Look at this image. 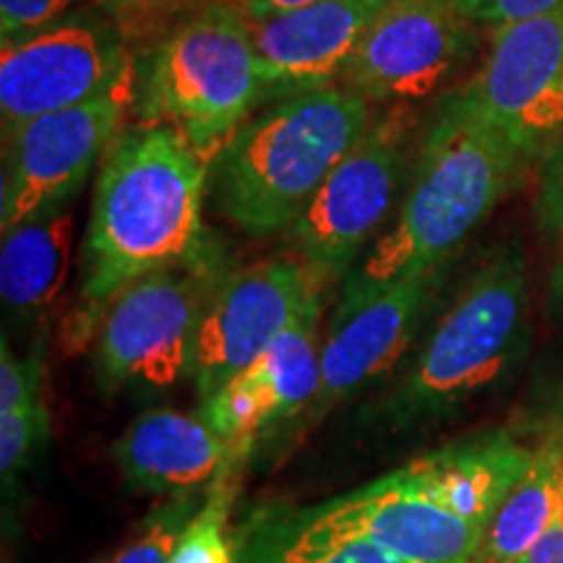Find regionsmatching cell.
<instances>
[{"label": "cell", "mask_w": 563, "mask_h": 563, "mask_svg": "<svg viewBox=\"0 0 563 563\" xmlns=\"http://www.w3.org/2000/svg\"><path fill=\"white\" fill-rule=\"evenodd\" d=\"M209 183L211 162L175 129L139 123L112 141L81 243L79 306L63 332L68 350H81L97 334L125 287L207 245Z\"/></svg>", "instance_id": "obj_1"}, {"label": "cell", "mask_w": 563, "mask_h": 563, "mask_svg": "<svg viewBox=\"0 0 563 563\" xmlns=\"http://www.w3.org/2000/svg\"><path fill=\"white\" fill-rule=\"evenodd\" d=\"M527 165L530 162L485 121L464 89L452 91L420 141L397 217L344 282L371 287L415 274H439L443 262L488 220Z\"/></svg>", "instance_id": "obj_2"}, {"label": "cell", "mask_w": 563, "mask_h": 563, "mask_svg": "<svg viewBox=\"0 0 563 563\" xmlns=\"http://www.w3.org/2000/svg\"><path fill=\"white\" fill-rule=\"evenodd\" d=\"M368 125V100L344 84L274 100L217 154L211 199L249 235L290 230Z\"/></svg>", "instance_id": "obj_3"}, {"label": "cell", "mask_w": 563, "mask_h": 563, "mask_svg": "<svg viewBox=\"0 0 563 563\" xmlns=\"http://www.w3.org/2000/svg\"><path fill=\"white\" fill-rule=\"evenodd\" d=\"M530 340L527 266L517 243L498 249L460 287L384 399L389 428L449 418L493 389L522 361Z\"/></svg>", "instance_id": "obj_4"}, {"label": "cell", "mask_w": 563, "mask_h": 563, "mask_svg": "<svg viewBox=\"0 0 563 563\" xmlns=\"http://www.w3.org/2000/svg\"><path fill=\"white\" fill-rule=\"evenodd\" d=\"M262 102L249 16L235 0H209L167 26L136 68L139 123L175 129L211 165Z\"/></svg>", "instance_id": "obj_5"}, {"label": "cell", "mask_w": 563, "mask_h": 563, "mask_svg": "<svg viewBox=\"0 0 563 563\" xmlns=\"http://www.w3.org/2000/svg\"><path fill=\"white\" fill-rule=\"evenodd\" d=\"M217 266V253L203 245L186 262L136 279L110 302L95 334V371L104 391L167 389L188 376L203 306L222 277Z\"/></svg>", "instance_id": "obj_6"}, {"label": "cell", "mask_w": 563, "mask_h": 563, "mask_svg": "<svg viewBox=\"0 0 563 563\" xmlns=\"http://www.w3.org/2000/svg\"><path fill=\"white\" fill-rule=\"evenodd\" d=\"M410 129V112L402 104L371 123L287 230L300 262L323 282L352 272L365 243L397 207Z\"/></svg>", "instance_id": "obj_7"}, {"label": "cell", "mask_w": 563, "mask_h": 563, "mask_svg": "<svg viewBox=\"0 0 563 563\" xmlns=\"http://www.w3.org/2000/svg\"><path fill=\"white\" fill-rule=\"evenodd\" d=\"M136 102V70L95 100L21 123L3 133V183H0V232L68 207L104 159Z\"/></svg>", "instance_id": "obj_8"}, {"label": "cell", "mask_w": 563, "mask_h": 563, "mask_svg": "<svg viewBox=\"0 0 563 563\" xmlns=\"http://www.w3.org/2000/svg\"><path fill=\"white\" fill-rule=\"evenodd\" d=\"M125 32L108 13L74 11L40 32L3 42L0 129L76 108L133 74Z\"/></svg>", "instance_id": "obj_9"}, {"label": "cell", "mask_w": 563, "mask_h": 563, "mask_svg": "<svg viewBox=\"0 0 563 563\" xmlns=\"http://www.w3.org/2000/svg\"><path fill=\"white\" fill-rule=\"evenodd\" d=\"M323 282L300 258L279 256L222 274L196 329L188 378L199 399L251 368L308 306Z\"/></svg>", "instance_id": "obj_10"}, {"label": "cell", "mask_w": 563, "mask_h": 563, "mask_svg": "<svg viewBox=\"0 0 563 563\" xmlns=\"http://www.w3.org/2000/svg\"><path fill=\"white\" fill-rule=\"evenodd\" d=\"M464 95L527 162L563 136V5L493 30Z\"/></svg>", "instance_id": "obj_11"}, {"label": "cell", "mask_w": 563, "mask_h": 563, "mask_svg": "<svg viewBox=\"0 0 563 563\" xmlns=\"http://www.w3.org/2000/svg\"><path fill=\"white\" fill-rule=\"evenodd\" d=\"M439 274H415L384 285L344 282L327 336L321 342V382L300 415L316 426L329 410L357 397L405 361L431 306Z\"/></svg>", "instance_id": "obj_12"}, {"label": "cell", "mask_w": 563, "mask_h": 563, "mask_svg": "<svg viewBox=\"0 0 563 563\" xmlns=\"http://www.w3.org/2000/svg\"><path fill=\"white\" fill-rule=\"evenodd\" d=\"M460 0H386L342 84L368 102H418L439 91L475 47Z\"/></svg>", "instance_id": "obj_13"}, {"label": "cell", "mask_w": 563, "mask_h": 563, "mask_svg": "<svg viewBox=\"0 0 563 563\" xmlns=\"http://www.w3.org/2000/svg\"><path fill=\"white\" fill-rule=\"evenodd\" d=\"M300 511L319 530L365 540L405 563H481L485 527L422 496L397 470Z\"/></svg>", "instance_id": "obj_14"}, {"label": "cell", "mask_w": 563, "mask_h": 563, "mask_svg": "<svg viewBox=\"0 0 563 563\" xmlns=\"http://www.w3.org/2000/svg\"><path fill=\"white\" fill-rule=\"evenodd\" d=\"M386 0H321L249 19L264 102L342 84Z\"/></svg>", "instance_id": "obj_15"}, {"label": "cell", "mask_w": 563, "mask_h": 563, "mask_svg": "<svg viewBox=\"0 0 563 563\" xmlns=\"http://www.w3.org/2000/svg\"><path fill=\"white\" fill-rule=\"evenodd\" d=\"M251 452L222 439L199 412L150 410L139 415L112 446V460L131 488L178 496L209 488Z\"/></svg>", "instance_id": "obj_16"}, {"label": "cell", "mask_w": 563, "mask_h": 563, "mask_svg": "<svg viewBox=\"0 0 563 563\" xmlns=\"http://www.w3.org/2000/svg\"><path fill=\"white\" fill-rule=\"evenodd\" d=\"M534 452L511 435L488 433L446 443L397 473L443 509L488 530L493 514L530 470Z\"/></svg>", "instance_id": "obj_17"}, {"label": "cell", "mask_w": 563, "mask_h": 563, "mask_svg": "<svg viewBox=\"0 0 563 563\" xmlns=\"http://www.w3.org/2000/svg\"><path fill=\"white\" fill-rule=\"evenodd\" d=\"M74 211L58 207L13 224L0 245V298L16 319H40L66 285Z\"/></svg>", "instance_id": "obj_18"}, {"label": "cell", "mask_w": 563, "mask_h": 563, "mask_svg": "<svg viewBox=\"0 0 563 563\" xmlns=\"http://www.w3.org/2000/svg\"><path fill=\"white\" fill-rule=\"evenodd\" d=\"M235 563H405L384 548L319 530L295 506H262L235 532Z\"/></svg>", "instance_id": "obj_19"}, {"label": "cell", "mask_w": 563, "mask_h": 563, "mask_svg": "<svg viewBox=\"0 0 563 563\" xmlns=\"http://www.w3.org/2000/svg\"><path fill=\"white\" fill-rule=\"evenodd\" d=\"M563 446L545 441L522 481L493 514L481 563H517L561 522Z\"/></svg>", "instance_id": "obj_20"}, {"label": "cell", "mask_w": 563, "mask_h": 563, "mask_svg": "<svg viewBox=\"0 0 563 563\" xmlns=\"http://www.w3.org/2000/svg\"><path fill=\"white\" fill-rule=\"evenodd\" d=\"M321 292H316L295 323L243 373L262 394L269 428L300 418L321 382Z\"/></svg>", "instance_id": "obj_21"}, {"label": "cell", "mask_w": 563, "mask_h": 563, "mask_svg": "<svg viewBox=\"0 0 563 563\" xmlns=\"http://www.w3.org/2000/svg\"><path fill=\"white\" fill-rule=\"evenodd\" d=\"M238 467H228L203 493L199 511L183 530L170 563H235V532L230 530L238 496Z\"/></svg>", "instance_id": "obj_22"}, {"label": "cell", "mask_w": 563, "mask_h": 563, "mask_svg": "<svg viewBox=\"0 0 563 563\" xmlns=\"http://www.w3.org/2000/svg\"><path fill=\"white\" fill-rule=\"evenodd\" d=\"M199 415L222 439L249 449V452L253 443L262 439V433L269 431V415H266L262 394L256 391L245 373H238L222 389L203 399Z\"/></svg>", "instance_id": "obj_23"}, {"label": "cell", "mask_w": 563, "mask_h": 563, "mask_svg": "<svg viewBox=\"0 0 563 563\" xmlns=\"http://www.w3.org/2000/svg\"><path fill=\"white\" fill-rule=\"evenodd\" d=\"M199 493H178L141 519L139 530L108 563H170L183 530L201 506Z\"/></svg>", "instance_id": "obj_24"}, {"label": "cell", "mask_w": 563, "mask_h": 563, "mask_svg": "<svg viewBox=\"0 0 563 563\" xmlns=\"http://www.w3.org/2000/svg\"><path fill=\"white\" fill-rule=\"evenodd\" d=\"M47 435H51V415L45 410V402L0 415V477L5 488L30 467L34 454L45 446Z\"/></svg>", "instance_id": "obj_25"}, {"label": "cell", "mask_w": 563, "mask_h": 563, "mask_svg": "<svg viewBox=\"0 0 563 563\" xmlns=\"http://www.w3.org/2000/svg\"><path fill=\"white\" fill-rule=\"evenodd\" d=\"M42 373H45L42 344L26 357H19L9 347V336H3V344H0V415L40 405Z\"/></svg>", "instance_id": "obj_26"}, {"label": "cell", "mask_w": 563, "mask_h": 563, "mask_svg": "<svg viewBox=\"0 0 563 563\" xmlns=\"http://www.w3.org/2000/svg\"><path fill=\"white\" fill-rule=\"evenodd\" d=\"M203 3L209 0H97L102 13L121 26L125 37L157 30V24L173 16H188Z\"/></svg>", "instance_id": "obj_27"}, {"label": "cell", "mask_w": 563, "mask_h": 563, "mask_svg": "<svg viewBox=\"0 0 563 563\" xmlns=\"http://www.w3.org/2000/svg\"><path fill=\"white\" fill-rule=\"evenodd\" d=\"M76 0H0V37L13 42L68 16Z\"/></svg>", "instance_id": "obj_28"}, {"label": "cell", "mask_w": 563, "mask_h": 563, "mask_svg": "<svg viewBox=\"0 0 563 563\" xmlns=\"http://www.w3.org/2000/svg\"><path fill=\"white\" fill-rule=\"evenodd\" d=\"M534 209H538V220L548 235L563 243V136L540 159Z\"/></svg>", "instance_id": "obj_29"}, {"label": "cell", "mask_w": 563, "mask_h": 563, "mask_svg": "<svg viewBox=\"0 0 563 563\" xmlns=\"http://www.w3.org/2000/svg\"><path fill=\"white\" fill-rule=\"evenodd\" d=\"M460 5L477 26H496L522 21L538 13L561 9L563 0H460Z\"/></svg>", "instance_id": "obj_30"}, {"label": "cell", "mask_w": 563, "mask_h": 563, "mask_svg": "<svg viewBox=\"0 0 563 563\" xmlns=\"http://www.w3.org/2000/svg\"><path fill=\"white\" fill-rule=\"evenodd\" d=\"M517 563H563V522L555 525L553 530Z\"/></svg>", "instance_id": "obj_31"}, {"label": "cell", "mask_w": 563, "mask_h": 563, "mask_svg": "<svg viewBox=\"0 0 563 563\" xmlns=\"http://www.w3.org/2000/svg\"><path fill=\"white\" fill-rule=\"evenodd\" d=\"M235 3L249 19H262V16H272V13H279V11L300 9V5L321 3V0H235Z\"/></svg>", "instance_id": "obj_32"}, {"label": "cell", "mask_w": 563, "mask_h": 563, "mask_svg": "<svg viewBox=\"0 0 563 563\" xmlns=\"http://www.w3.org/2000/svg\"><path fill=\"white\" fill-rule=\"evenodd\" d=\"M545 426H548V441H555V443H563V391L555 397V402L551 407V412H548L545 418Z\"/></svg>", "instance_id": "obj_33"}, {"label": "cell", "mask_w": 563, "mask_h": 563, "mask_svg": "<svg viewBox=\"0 0 563 563\" xmlns=\"http://www.w3.org/2000/svg\"><path fill=\"white\" fill-rule=\"evenodd\" d=\"M548 292H551V311L563 313V256H561V262L555 264Z\"/></svg>", "instance_id": "obj_34"}, {"label": "cell", "mask_w": 563, "mask_h": 563, "mask_svg": "<svg viewBox=\"0 0 563 563\" xmlns=\"http://www.w3.org/2000/svg\"><path fill=\"white\" fill-rule=\"evenodd\" d=\"M561 522H563V498H561Z\"/></svg>", "instance_id": "obj_35"}, {"label": "cell", "mask_w": 563, "mask_h": 563, "mask_svg": "<svg viewBox=\"0 0 563 563\" xmlns=\"http://www.w3.org/2000/svg\"><path fill=\"white\" fill-rule=\"evenodd\" d=\"M561 446H563V443H561Z\"/></svg>", "instance_id": "obj_36"}]
</instances>
